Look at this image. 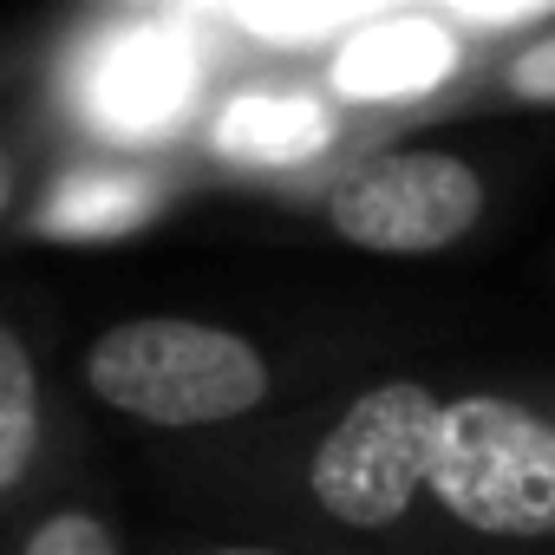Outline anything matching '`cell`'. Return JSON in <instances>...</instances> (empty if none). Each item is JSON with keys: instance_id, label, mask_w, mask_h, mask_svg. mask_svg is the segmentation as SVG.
<instances>
[{"instance_id": "6da1fadb", "label": "cell", "mask_w": 555, "mask_h": 555, "mask_svg": "<svg viewBox=\"0 0 555 555\" xmlns=\"http://www.w3.org/2000/svg\"><path fill=\"white\" fill-rule=\"evenodd\" d=\"M86 379L112 412L170 425V431L222 425L268 399V360L242 334L209 321H177V314L105 327L86 353Z\"/></svg>"}, {"instance_id": "7a4b0ae2", "label": "cell", "mask_w": 555, "mask_h": 555, "mask_svg": "<svg viewBox=\"0 0 555 555\" xmlns=\"http://www.w3.org/2000/svg\"><path fill=\"white\" fill-rule=\"evenodd\" d=\"M438 503L477 535H555V418L516 399H451L431 444Z\"/></svg>"}, {"instance_id": "3957f363", "label": "cell", "mask_w": 555, "mask_h": 555, "mask_svg": "<svg viewBox=\"0 0 555 555\" xmlns=\"http://www.w3.org/2000/svg\"><path fill=\"white\" fill-rule=\"evenodd\" d=\"M438 418H444V399L412 386V379L360 392L334 418V431L314 444L308 483H314L321 509L334 522H353V529L399 522L412 509V496L431 483Z\"/></svg>"}, {"instance_id": "277c9868", "label": "cell", "mask_w": 555, "mask_h": 555, "mask_svg": "<svg viewBox=\"0 0 555 555\" xmlns=\"http://www.w3.org/2000/svg\"><path fill=\"white\" fill-rule=\"evenodd\" d=\"M483 216V177L444 151H386L340 177L327 222L373 255H431L451 248Z\"/></svg>"}, {"instance_id": "5b68a950", "label": "cell", "mask_w": 555, "mask_h": 555, "mask_svg": "<svg viewBox=\"0 0 555 555\" xmlns=\"http://www.w3.org/2000/svg\"><path fill=\"white\" fill-rule=\"evenodd\" d=\"M190 86H196V66H190L183 47L125 40V47H112V53L99 60V73H92V112H99L105 125H125V131L164 125V118L190 99Z\"/></svg>"}, {"instance_id": "8992f818", "label": "cell", "mask_w": 555, "mask_h": 555, "mask_svg": "<svg viewBox=\"0 0 555 555\" xmlns=\"http://www.w3.org/2000/svg\"><path fill=\"white\" fill-rule=\"evenodd\" d=\"M451 60H457V47H451L444 27H431V21H379L340 53L334 79H340V92L386 99V92H418V86L444 79Z\"/></svg>"}, {"instance_id": "52a82bcc", "label": "cell", "mask_w": 555, "mask_h": 555, "mask_svg": "<svg viewBox=\"0 0 555 555\" xmlns=\"http://www.w3.org/2000/svg\"><path fill=\"white\" fill-rule=\"evenodd\" d=\"M157 203V183L151 177H131V170H79L53 190L47 203V229L53 235H118L131 222H144Z\"/></svg>"}, {"instance_id": "ba28073f", "label": "cell", "mask_w": 555, "mask_h": 555, "mask_svg": "<svg viewBox=\"0 0 555 555\" xmlns=\"http://www.w3.org/2000/svg\"><path fill=\"white\" fill-rule=\"evenodd\" d=\"M216 144L229 157H255V164H295L327 144V118L308 99H242L216 125Z\"/></svg>"}, {"instance_id": "9c48e42d", "label": "cell", "mask_w": 555, "mask_h": 555, "mask_svg": "<svg viewBox=\"0 0 555 555\" xmlns=\"http://www.w3.org/2000/svg\"><path fill=\"white\" fill-rule=\"evenodd\" d=\"M40 451V373L21 334L0 321V496H8Z\"/></svg>"}, {"instance_id": "30bf717a", "label": "cell", "mask_w": 555, "mask_h": 555, "mask_svg": "<svg viewBox=\"0 0 555 555\" xmlns=\"http://www.w3.org/2000/svg\"><path fill=\"white\" fill-rule=\"evenodd\" d=\"M21 555H118V535H112V522H99L86 509H60L27 535Z\"/></svg>"}, {"instance_id": "8fae6325", "label": "cell", "mask_w": 555, "mask_h": 555, "mask_svg": "<svg viewBox=\"0 0 555 555\" xmlns=\"http://www.w3.org/2000/svg\"><path fill=\"white\" fill-rule=\"evenodd\" d=\"M509 86H516L529 105H555V40L529 47V53L509 66Z\"/></svg>"}, {"instance_id": "7c38bea8", "label": "cell", "mask_w": 555, "mask_h": 555, "mask_svg": "<svg viewBox=\"0 0 555 555\" xmlns=\"http://www.w3.org/2000/svg\"><path fill=\"white\" fill-rule=\"evenodd\" d=\"M216 555H268V548H216Z\"/></svg>"}]
</instances>
